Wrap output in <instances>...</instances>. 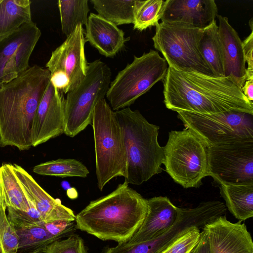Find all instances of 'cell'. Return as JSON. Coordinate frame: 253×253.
Segmentation results:
<instances>
[{"label":"cell","mask_w":253,"mask_h":253,"mask_svg":"<svg viewBox=\"0 0 253 253\" xmlns=\"http://www.w3.org/2000/svg\"><path fill=\"white\" fill-rule=\"evenodd\" d=\"M148 211L142 225L127 241L136 244L151 240L164 234L175 223L178 207L166 196L147 199Z\"/></svg>","instance_id":"e0dca14e"},{"label":"cell","mask_w":253,"mask_h":253,"mask_svg":"<svg viewBox=\"0 0 253 253\" xmlns=\"http://www.w3.org/2000/svg\"><path fill=\"white\" fill-rule=\"evenodd\" d=\"M42 224L14 226L18 238V251L25 253L42 250L54 241L62 238L51 235Z\"/></svg>","instance_id":"4316f807"},{"label":"cell","mask_w":253,"mask_h":253,"mask_svg":"<svg viewBox=\"0 0 253 253\" xmlns=\"http://www.w3.org/2000/svg\"><path fill=\"white\" fill-rule=\"evenodd\" d=\"M65 98L49 81L34 117L31 129L33 147L64 133Z\"/></svg>","instance_id":"4fadbf2b"},{"label":"cell","mask_w":253,"mask_h":253,"mask_svg":"<svg viewBox=\"0 0 253 253\" xmlns=\"http://www.w3.org/2000/svg\"><path fill=\"white\" fill-rule=\"evenodd\" d=\"M246 97L250 101H253V79L246 80L241 88Z\"/></svg>","instance_id":"8d00e7d4"},{"label":"cell","mask_w":253,"mask_h":253,"mask_svg":"<svg viewBox=\"0 0 253 253\" xmlns=\"http://www.w3.org/2000/svg\"><path fill=\"white\" fill-rule=\"evenodd\" d=\"M87 0H60L59 9L61 29L68 37L79 24L86 26L89 11Z\"/></svg>","instance_id":"484cf974"},{"label":"cell","mask_w":253,"mask_h":253,"mask_svg":"<svg viewBox=\"0 0 253 253\" xmlns=\"http://www.w3.org/2000/svg\"><path fill=\"white\" fill-rule=\"evenodd\" d=\"M125 180L110 194L91 201L75 218L76 228L103 240H129L148 211L147 199Z\"/></svg>","instance_id":"3957f363"},{"label":"cell","mask_w":253,"mask_h":253,"mask_svg":"<svg viewBox=\"0 0 253 253\" xmlns=\"http://www.w3.org/2000/svg\"><path fill=\"white\" fill-rule=\"evenodd\" d=\"M1 0H0V1Z\"/></svg>","instance_id":"f35d334b"},{"label":"cell","mask_w":253,"mask_h":253,"mask_svg":"<svg viewBox=\"0 0 253 253\" xmlns=\"http://www.w3.org/2000/svg\"><path fill=\"white\" fill-rule=\"evenodd\" d=\"M33 171L38 174L60 177L85 178L89 173L86 167L80 161L73 159H59L35 166Z\"/></svg>","instance_id":"83f0119b"},{"label":"cell","mask_w":253,"mask_h":253,"mask_svg":"<svg viewBox=\"0 0 253 253\" xmlns=\"http://www.w3.org/2000/svg\"><path fill=\"white\" fill-rule=\"evenodd\" d=\"M27 199L30 204L27 211L10 207L7 208V217L15 227L41 224L43 222L33 203L28 198Z\"/></svg>","instance_id":"d6a6232c"},{"label":"cell","mask_w":253,"mask_h":253,"mask_svg":"<svg viewBox=\"0 0 253 253\" xmlns=\"http://www.w3.org/2000/svg\"><path fill=\"white\" fill-rule=\"evenodd\" d=\"M0 182L6 208H12L27 211L29 201L12 169V165L3 164L0 167Z\"/></svg>","instance_id":"cb8c5ba5"},{"label":"cell","mask_w":253,"mask_h":253,"mask_svg":"<svg viewBox=\"0 0 253 253\" xmlns=\"http://www.w3.org/2000/svg\"><path fill=\"white\" fill-rule=\"evenodd\" d=\"M50 72L37 65L0 84V146L25 150L32 146L31 129Z\"/></svg>","instance_id":"7a4b0ae2"},{"label":"cell","mask_w":253,"mask_h":253,"mask_svg":"<svg viewBox=\"0 0 253 253\" xmlns=\"http://www.w3.org/2000/svg\"><path fill=\"white\" fill-rule=\"evenodd\" d=\"M249 25L251 29L250 34L242 41L246 67L247 80L253 79V19H252Z\"/></svg>","instance_id":"e575fe53"},{"label":"cell","mask_w":253,"mask_h":253,"mask_svg":"<svg viewBox=\"0 0 253 253\" xmlns=\"http://www.w3.org/2000/svg\"><path fill=\"white\" fill-rule=\"evenodd\" d=\"M177 117L207 147L253 139V115L237 111L213 114L178 112Z\"/></svg>","instance_id":"30bf717a"},{"label":"cell","mask_w":253,"mask_h":253,"mask_svg":"<svg viewBox=\"0 0 253 253\" xmlns=\"http://www.w3.org/2000/svg\"><path fill=\"white\" fill-rule=\"evenodd\" d=\"M83 25L73 32L53 51L46 64L50 73H62L68 78L70 91L76 88L86 75L87 63L84 52L85 40Z\"/></svg>","instance_id":"5bb4252c"},{"label":"cell","mask_w":253,"mask_h":253,"mask_svg":"<svg viewBox=\"0 0 253 253\" xmlns=\"http://www.w3.org/2000/svg\"><path fill=\"white\" fill-rule=\"evenodd\" d=\"M31 3L29 0H0V41L32 22Z\"/></svg>","instance_id":"44dd1931"},{"label":"cell","mask_w":253,"mask_h":253,"mask_svg":"<svg viewBox=\"0 0 253 253\" xmlns=\"http://www.w3.org/2000/svg\"><path fill=\"white\" fill-rule=\"evenodd\" d=\"M220 193L225 206L239 221L253 216V183L241 185H220Z\"/></svg>","instance_id":"7402d4cb"},{"label":"cell","mask_w":253,"mask_h":253,"mask_svg":"<svg viewBox=\"0 0 253 253\" xmlns=\"http://www.w3.org/2000/svg\"><path fill=\"white\" fill-rule=\"evenodd\" d=\"M23 253H43L42 250H37L33 251H30L28 252H25Z\"/></svg>","instance_id":"74e56055"},{"label":"cell","mask_w":253,"mask_h":253,"mask_svg":"<svg viewBox=\"0 0 253 253\" xmlns=\"http://www.w3.org/2000/svg\"><path fill=\"white\" fill-rule=\"evenodd\" d=\"M208 175L219 185L253 183V139L208 147Z\"/></svg>","instance_id":"8fae6325"},{"label":"cell","mask_w":253,"mask_h":253,"mask_svg":"<svg viewBox=\"0 0 253 253\" xmlns=\"http://www.w3.org/2000/svg\"><path fill=\"white\" fill-rule=\"evenodd\" d=\"M109 66L99 59L87 64L86 75L65 98V130L74 137L91 125L94 107L105 98L111 78Z\"/></svg>","instance_id":"9c48e42d"},{"label":"cell","mask_w":253,"mask_h":253,"mask_svg":"<svg viewBox=\"0 0 253 253\" xmlns=\"http://www.w3.org/2000/svg\"><path fill=\"white\" fill-rule=\"evenodd\" d=\"M98 15L117 26L133 23L136 0H91Z\"/></svg>","instance_id":"d4e9b609"},{"label":"cell","mask_w":253,"mask_h":253,"mask_svg":"<svg viewBox=\"0 0 253 253\" xmlns=\"http://www.w3.org/2000/svg\"><path fill=\"white\" fill-rule=\"evenodd\" d=\"M199 49L203 59L213 76L225 77L223 48L215 20L203 29L199 42Z\"/></svg>","instance_id":"603a6c76"},{"label":"cell","mask_w":253,"mask_h":253,"mask_svg":"<svg viewBox=\"0 0 253 253\" xmlns=\"http://www.w3.org/2000/svg\"><path fill=\"white\" fill-rule=\"evenodd\" d=\"M41 36L32 21L0 41V84L12 81L30 67V56Z\"/></svg>","instance_id":"7c38bea8"},{"label":"cell","mask_w":253,"mask_h":253,"mask_svg":"<svg viewBox=\"0 0 253 253\" xmlns=\"http://www.w3.org/2000/svg\"><path fill=\"white\" fill-rule=\"evenodd\" d=\"M166 172L184 188H198L208 175V147L191 130H172L163 147Z\"/></svg>","instance_id":"52a82bcc"},{"label":"cell","mask_w":253,"mask_h":253,"mask_svg":"<svg viewBox=\"0 0 253 253\" xmlns=\"http://www.w3.org/2000/svg\"><path fill=\"white\" fill-rule=\"evenodd\" d=\"M115 112L123 131L127 155L125 180L141 185L162 171L164 149L158 140L159 126L129 107Z\"/></svg>","instance_id":"277c9868"},{"label":"cell","mask_w":253,"mask_h":253,"mask_svg":"<svg viewBox=\"0 0 253 253\" xmlns=\"http://www.w3.org/2000/svg\"><path fill=\"white\" fill-rule=\"evenodd\" d=\"M43 253H88L84 241L76 234L57 240L42 249Z\"/></svg>","instance_id":"1f68e13d"},{"label":"cell","mask_w":253,"mask_h":253,"mask_svg":"<svg viewBox=\"0 0 253 253\" xmlns=\"http://www.w3.org/2000/svg\"><path fill=\"white\" fill-rule=\"evenodd\" d=\"M163 81L164 102L172 111L203 114L237 111L253 115V102L228 77L179 72L169 67Z\"/></svg>","instance_id":"6da1fadb"},{"label":"cell","mask_w":253,"mask_h":253,"mask_svg":"<svg viewBox=\"0 0 253 253\" xmlns=\"http://www.w3.org/2000/svg\"><path fill=\"white\" fill-rule=\"evenodd\" d=\"M232 223L218 216L202 228L208 236L210 253H253V243L245 223Z\"/></svg>","instance_id":"9a60e30c"},{"label":"cell","mask_w":253,"mask_h":253,"mask_svg":"<svg viewBox=\"0 0 253 253\" xmlns=\"http://www.w3.org/2000/svg\"><path fill=\"white\" fill-rule=\"evenodd\" d=\"M42 225L51 235L62 237L73 231L76 227L74 221L67 220L43 222Z\"/></svg>","instance_id":"836d02e7"},{"label":"cell","mask_w":253,"mask_h":253,"mask_svg":"<svg viewBox=\"0 0 253 253\" xmlns=\"http://www.w3.org/2000/svg\"><path fill=\"white\" fill-rule=\"evenodd\" d=\"M12 169L26 197L33 203L43 222L75 221L74 211L49 195L23 168L14 164Z\"/></svg>","instance_id":"2e32d148"},{"label":"cell","mask_w":253,"mask_h":253,"mask_svg":"<svg viewBox=\"0 0 253 253\" xmlns=\"http://www.w3.org/2000/svg\"><path fill=\"white\" fill-rule=\"evenodd\" d=\"M168 64L158 51L151 49L120 71L110 83L106 96L114 111L129 107L140 96L165 78Z\"/></svg>","instance_id":"ba28073f"},{"label":"cell","mask_w":253,"mask_h":253,"mask_svg":"<svg viewBox=\"0 0 253 253\" xmlns=\"http://www.w3.org/2000/svg\"><path fill=\"white\" fill-rule=\"evenodd\" d=\"M0 182V253H17L18 238L14 225L9 220Z\"/></svg>","instance_id":"f546056e"},{"label":"cell","mask_w":253,"mask_h":253,"mask_svg":"<svg viewBox=\"0 0 253 253\" xmlns=\"http://www.w3.org/2000/svg\"><path fill=\"white\" fill-rule=\"evenodd\" d=\"M93 128L98 188L117 176H126L127 155L124 135L115 111L105 98L98 101L93 114Z\"/></svg>","instance_id":"5b68a950"},{"label":"cell","mask_w":253,"mask_h":253,"mask_svg":"<svg viewBox=\"0 0 253 253\" xmlns=\"http://www.w3.org/2000/svg\"><path fill=\"white\" fill-rule=\"evenodd\" d=\"M218 31L224 54V73L240 88L247 80L246 66L242 41L228 18L217 14Z\"/></svg>","instance_id":"d6986e66"},{"label":"cell","mask_w":253,"mask_h":253,"mask_svg":"<svg viewBox=\"0 0 253 253\" xmlns=\"http://www.w3.org/2000/svg\"><path fill=\"white\" fill-rule=\"evenodd\" d=\"M84 34L85 42H89L106 57L115 56L129 40V38H125L124 31L114 23L93 13L88 17Z\"/></svg>","instance_id":"ffe728a7"},{"label":"cell","mask_w":253,"mask_h":253,"mask_svg":"<svg viewBox=\"0 0 253 253\" xmlns=\"http://www.w3.org/2000/svg\"><path fill=\"white\" fill-rule=\"evenodd\" d=\"M166 0H136L134 10L133 29L142 31L157 26L161 20Z\"/></svg>","instance_id":"f1b7e54d"},{"label":"cell","mask_w":253,"mask_h":253,"mask_svg":"<svg viewBox=\"0 0 253 253\" xmlns=\"http://www.w3.org/2000/svg\"><path fill=\"white\" fill-rule=\"evenodd\" d=\"M217 11L214 0H166L161 20L204 29L215 20Z\"/></svg>","instance_id":"ac0fdd59"},{"label":"cell","mask_w":253,"mask_h":253,"mask_svg":"<svg viewBox=\"0 0 253 253\" xmlns=\"http://www.w3.org/2000/svg\"><path fill=\"white\" fill-rule=\"evenodd\" d=\"M200 228L195 225L187 227L159 253H191L200 240Z\"/></svg>","instance_id":"4dcf8cb0"},{"label":"cell","mask_w":253,"mask_h":253,"mask_svg":"<svg viewBox=\"0 0 253 253\" xmlns=\"http://www.w3.org/2000/svg\"><path fill=\"white\" fill-rule=\"evenodd\" d=\"M191 253H210L209 241L206 232H201L198 243Z\"/></svg>","instance_id":"d590c367"},{"label":"cell","mask_w":253,"mask_h":253,"mask_svg":"<svg viewBox=\"0 0 253 253\" xmlns=\"http://www.w3.org/2000/svg\"><path fill=\"white\" fill-rule=\"evenodd\" d=\"M203 31L183 22L162 21L156 26L152 39L169 67L179 72L214 76L200 51Z\"/></svg>","instance_id":"8992f818"}]
</instances>
